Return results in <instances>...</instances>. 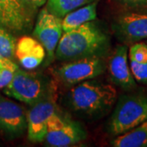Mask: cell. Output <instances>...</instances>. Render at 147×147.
<instances>
[{
  "instance_id": "obj_1",
  "label": "cell",
  "mask_w": 147,
  "mask_h": 147,
  "mask_svg": "<svg viewBox=\"0 0 147 147\" xmlns=\"http://www.w3.org/2000/svg\"><path fill=\"white\" fill-rule=\"evenodd\" d=\"M110 46V34L94 20L64 32L56 49L55 58L65 62L92 57H107Z\"/></svg>"
},
{
  "instance_id": "obj_2",
  "label": "cell",
  "mask_w": 147,
  "mask_h": 147,
  "mask_svg": "<svg viewBox=\"0 0 147 147\" xmlns=\"http://www.w3.org/2000/svg\"><path fill=\"white\" fill-rule=\"evenodd\" d=\"M117 97L115 86L92 79L72 86L66 94L65 101L76 115L96 119L106 115L113 108Z\"/></svg>"
},
{
  "instance_id": "obj_3",
  "label": "cell",
  "mask_w": 147,
  "mask_h": 147,
  "mask_svg": "<svg viewBox=\"0 0 147 147\" xmlns=\"http://www.w3.org/2000/svg\"><path fill=\"white\" fill-rule=\"evenodd\" d=\"M147 120V96L128 93L121 96L107 123V131L118 136Z\"/></svg>"
},
{
  "instance_id": "obj_4",
  "label": "cell",
  "mask_w": 147,
  "mask_h": 147,
  "mask_svg": "<svg viewBox=\"0 0 147 147\" xmlns=\"http://www.w3.org/2000/svg\"><path fill=\"white\" fill-rule=\"evenodd\" d=\"M54 90V84L45 75L18 68L3 88V93L31 106Z\"/></svg>"
},
{
  "instance_id": "obj_5",
  "label": "cell",
  "mask_w": 147,
  "mask_h": 147,
  "mask_svg": "<svg viewBox=\"0 0 147 147\" xmlns=\"http://www.w3.org/2000/svg\"><path fill=\"white\" fill-rule=\"evenodd\" d=\"M106 57H92L65 61L53 70L55 77L65 86L72 87L86 80L96 79L104 74Z\"/></svg>"
},
{
  "instance_id": "obj_6",
  "label": "cell",
  "mask_w": 147,
  "mask_h": 147,
  "mask_svg": "<svg viewBox=\"0 0 147 147\" xmlns=\"http://www.w3.org/2000/svg\"><path fill=\"white\" fill-rule=\"evenodd\" d=\"M87 138V132L77 121L63 115L57 110L47 123L44 142L53 147L70 146Z\"/></svg>"
},
{
  "instance_id": "obj_7",
  "label": "cell",
  "mask_w": 147,
  "mask_h": 147,
  "mask_svg": "<svg viewBox=\"0 0 147 147\" xmlns=\"http://www.w3.org/2000/svg\"><path fill=\"white\" fill-rule=\"evenodd\" d=\"M111 27L123 44L131 45L147 39V9L123 12L114 19Z\"/></svg>"
},
{
  "instance_id": "obj_8",
  "label": "cell",
  "mask_w": 147,
  "mask_h": 147,
  "mask_svg": "<svg viewBox=\"0 0 147 147\" xmlns=\"http://www.w3.org/2000/svg\"><path fill=\"white\" fill-rule=\"evenodd\" d=\"M63 33L62 18L50 12L47 7L42 8L37 16L33 34L46 50L47 65L55 59V52Z\"/></svg>"
},
{
  "instance_id": "obj_9",
  "label": "cell",
  "mask_w": 147,
  "mask_h": 147,
  "mask_svg": "<svg viewBox=\"0 0 147 147\" xmlns=\"http://www.w3.org/2000/svg\"><path fill=\"white\" fill-rule=\"evenodd\" d=\"M56 90L42 100L31 105L26 113L28 139L32 142H44L47 132V123L51 116L57 111Z\"/></svg>"
},
{
  "instance_id": "obj_10",
  "label": "cell",
  "mask_w": 147,
  "mask_h": 147,
  "mask_svg": "<svg viewBox=\"0 0 147 147\" xmlns=\"http://www.w3.org/2000/svg\"><path fill=\"white\" fill-rule=\"evenodd\" d=\"M27 130L26 112L15 101L0 96V131L13 140Z\"/></svg>"
},
{
  "instance_id": "obj_11",
  "label": "cell",
  "mask_w": 147,
  "mask_h": 147,
  "mask_svg": "<svg viewBox=\"0 0 147 147\" xmlns=\"http://www.w3.org/2000/svg\"><path fill=\"white\" fill-rule=\"evenodd\" d=\"M108 73L110 80L115 86L125 91H131L137 88L128 62V47L126 44L118 45L110 54L107 61Z\"/></svg>"
},
{
  "instance_id": "obj_12",
  "label": "cell",
  "mask_w": 147,
  "mask_h": 147,
  "mask_svg": "<svg viewBox=\"0 0 147 147\" xmlns=\"http://www.w3.org/2000/svg\"><path fill=\"white\" fill-rule=\"evenodd\" d=\"M0 11L11 24L15 34H21L31 29L37 10L23 0H0Z\"/></svg>"
},
{
  "instance_id": "obj_13",
  "label": "cell",
  "mask_w": 147,
  "mask_h": 147,
  "mask_svg": "<svg viewBox=\"0 0 147 147\" xmlns=\"http://www.w3.org/2000/svg\"><path fill=\"white\" fill-rule=\"evenodd\" d=\"M46 56L45 48L36 38L24 35L16 42L15 57L26 69L31 70L39 66Z\"/></svg>"
},
{
  "instance_id": "obj_14",
  "label": "cell",
  "mask_w": 147,
  "mask_h": 147,
  "mask_svg": "<svg viewBox=\"0 0 147 147\" xmlns=\"http://www.w3.org/2000/svg\"><path fill=\"white\" fill-rule=\"evenodd\" d=\"M128 61L136 81L147 84V42L141 41L131 44L128 49Z\"/></svg>"
},
{
  "instance_id": "obj_15",
  "label": "cell",
  "mask_w": 147,
  "mask_h": 147,
  "mask_svg": "<svg viewBox=\"0 0 147 147\" xmlns=\"http://www.w3.org/2000/svg\"><path fill=\"white\" fill-rule=\"evenodd\" d=\"M98 0L70 11L62 18L63 32L74 30L86 22L94 21L97 16Z\"/></svg>"
},
{
  "instance_id": "obj_16",
  "label": "cell",
  "mask_w": 147,
  "mask_h": 147,
  "mask_svg": "<svg viewBox=\"0 0 147 147\" xmlns=\"http://www.w3.org/2000/svg\"><path fill=\"white\" fill-rule=\"evenodd\" d=\"M115 147H147V120L111 141Z\"/></svg>"
},
{
  "instance_id": "obj_17",
  "label": "cell",
  "mask_w": 147,
  "mask_h": 147,
  "mask_svg": "<svg viewBox=\"0 0 147 147\" xmlns=\"http://www.w3.org/2000/svg\"><path fill=\"white\" fill-rule=\"evenodd\" d=\"M97 0H47V10L60 18L70 11Z\"/></svg>"
},
{
  "instance_id": "obj_18",
  "label": "cell",
  "mask_w": 147,
  "mask_h": 147,
  "mask_svg": "<svg viewBox=\"0 0 147 147\" xmlns=\"http://www.w3.org/2000/svg\"><path fill=\"white\" fill-rule=\"evenodd\" d=\"M16 38L12 33L0 28V56L13 60L15 58Z\"/></svg>"
},
{
  "instance_id": "obj_19",
  "label": "cell",
  "mask_w": 147,
  "mask_h": 147,
  "mask_svg": "<svg viewBox=\"0 0 147 147\" xmlns=\"http://www.w3.org/2000/svg\"><path fill=\"white\" fill-rule=\"evenodd\" d=\"M18 68L12 60L0 56V89H3L9 84Z\"/></svg>"
},
{
  "instance_id": "obj_20",
  "label": "cell",
  "mask_w": 147,
  "mask_h": 147,
  "mask_svg": "<svg viewBox=\"0 0 147 147\" xmlns=\"http://www.w3.org/2000/svg\"><path fill=\"white\" fill-rule=\"evenodd\" d=\"M121 5L131 10L147 9V0H116Z\"/></svg>"
},
{
  "instance_id": "obj_21",
  "label": "cell",
  "mask_w": 147,
  "mask_h": 147,
  "mask_svg": "<svg viewBox=\"0 0 147 147\" xmlns=\"http://www.w3.org/2000/svg\"><path fill=\"white\" fill-rule=\"evenodd\" d=\"M0 28H3V29H5L7 30L10 31L11 33L12 34H15V31H14V29L11 26L9 21L6 18L4 15L0 11Z\"/></svg>"
},
{
  "instance_id": "obj_22",
  "label": "cell",
  "mask_w": 147,
  "mask_h": 147,
  "mask_svg": "<svg viewBox=\"0 0 147 147\" xmlns=\"http://www.w3.org/2000/svg\"><path fill=\"white\" fill-rule=\"evenodd\" d=\"M27 5H29L30 7L34 8L37 10L38 7L43 6L46 3H47V0H23Z\"/></svg>"
}]
</instances>
